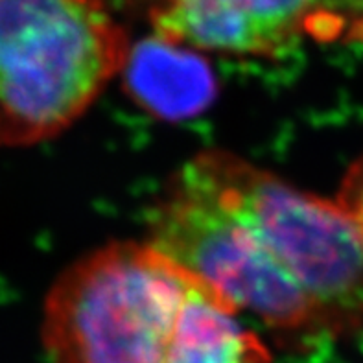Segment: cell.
<instances>
[{
    "label": "cell",
    "mask_w": 363,
    "mask_h": 363,
    "mask_svg": "<svg viewBox=\"0 0 363 363\" xmlns=\"http://www.w3.org/2000/svg\"><path fill=\"white\" fill-rule=\"evenodd\" d=\"M129 48L104 0H0V146L63 133L122 72Z\"/></svg>",
    "instance_id": "cell-2"
},
{
    "label": "cell",
    "mask_w": 363,
    "mask_h": 363,
    "mask_svg": "<svg viewBox=\"0 0 363 363\" xmlns=\"http://www.w3.org/2000/svg\"><path fill=\"white\" fill-rule=\"evenodd\" d=\"M341 0H157L155 35L194 50L273 55L304 37L349 30Z\"/></svg>",
    "instance_id": "cell-4"
},
{
    "label": "cell",
    "mask_w": 363,
    "mask_h": 363,
    "mask_svg": "<svg viewBox=\"0 0 363 363\" xmlns=\"http://www.w3.org/2000/svg\"><path fill=\"white\" fill-rule=\"evenodd\" d=\"M147 242L242 312L295 336L363 332V240L336 199L205 150L168 179Z\"/></svg>",
    "instance_id": "cell-1"
},
{
    "label": "cell",
    "mask_w": 363,
    "mask_h": 363,
    "mask_svg": "<svg viewBox=\"0 0 363 363\" xmlns=\"http://www.w3.org/2000/svg\"><path fill=\"white\" fill-rule=\"evenodd\" d=\"M336 201L354 223L356 230L363 240V153L347 170L340 184Z\"/></svg>",
    "instance_id": "cell-7"
},
{
    "label": "cell",
    "mask_w": 363,
    "mask_h": 363,
    "mask_svg": "<svg viewBox=\"0 0 363 363\" xmlns=\"http://www.w3.org/2000/svg\"><path fill=\"white\" fill-rule=\"evenodd\" d=\"M198 281L147 240L94 249L46 295V354L52 363H162Z\"/></svg>",
    "instance_id": "cell-3"
},
{
    "label": "cell",
    "mask_w": 363,
    "mask_h": 363,
    "mask_svg": "<svg viewBox=\"0 0 363 363\" xmlns=\"http://www.w3.org/2000/svg\"><path fill=\"white\" fill-rule=\"evenodd\" d=\"M235 304L201 279L184 304L162 363H269L262 340L244 327Z\"/></svg>",
    "instance_id": "cell-6"
},
{
    "label": "cell",
    "mask_w": 363,
    "mask_h": 363,
    "mask_svg": "<svg viewBox=\"0 0 363 363\" xmlns=\"http://www.w3.org/2000/svg\"><path fill=\"white\" fill-rule=\"evenodd\" d=\"M120 74L144 109L168 120L199 115L216 92L214 74L201 55L159 35L131 45Z\"/></svg>",
    "instance_id": "cell-5"
}]
</instances>
